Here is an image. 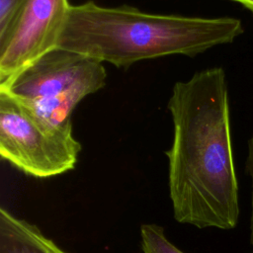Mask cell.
Here are the masks:
<instances>
[{"label":"cell","mask_w":253,"mask_h":253,"mask_svg":"<svg viewBox=\"0 0 253 253\" xmlns=\"http://www.w3.org/2000/svg\"><path fill=\"white\" fill-rule=\"evenodd\" d=\"M168 110L174 134L166 155L175 219L199 228H233L238 187L224 70L211 67L176 82Z\"/></svg>","instance_id":"cell-1"},{"label":"cell","mask_w":253,"mask_h":253,"mask_svg":"<svg viewBox=\"0 0 253 253\" xmlns=\"http://www.w3.org/2000/svg\"><path fill=\"white\" fill-rule=\"evenodd\" d=\"M243 33L239 19L201 18L103 7L92 1L71 5L58 47L118 68L171 54L195 56L230 43Z\"/></svg>","instance_id":"cell-2"},{"label":"cell","mask_w":253,"mask_h":253,"mask_svg":"<svg viewBox=\"0 0 253 253\" xmlns=\"http://www.w3.org/2000/svg\"><path fill=\"white\" fill-rule=\"evenodd\" d=\"M106 78L103 62L57 46L0 89L20 99L49 123L69 126L76 106L86 96L102 89Z\"/></svg>","instance_id":"cell-3"},{"label":"cell","mask_w":253,"mask_h":253,"mask_svg":"<svg viewBox=\"0 0 253 253\" xmlns=\"http://www.w3.org/2000/svg\"><path fill=\"white\" fill-rule=\"evenodd\" d=\"M81 144L72 126H55L0 89V154L22 172L47 178L74 168Z\"/></svg>","instance_id":"cell-4"},{"label":"cell","mask_w":253,"mask_h":253,"mask_svg":"<svg viewBox=\"0 0 253 253\" xmlns=\"http://www.w3.org/2000/svg\"><path fill=\"white\" fill-rule=\"evenodd\" d=\"M68 0H28L15 30L0 49V86L57 47L70 9Z\"/></svg>","instance_id":"cell-5"},{"label":"cell","mask_w":253,"mask_h":253,"mask_svg":"<svg viewBox=\"0 0 253 253\" xmlns=\"http://www.w3.org/2000/svg\"><path fill=\"white\" fill-rule=\"evenodd\" d=\"M0 253H66L34 224L0 209Z\"/></svg>","instance_id":"cell-6"},{"label":"cell","mask_w":253,"mask_h":253,"mask_svg":"<svg viewBox=\"0 0 253 253\" xmlns=\"http://www.w3.org/2000/svg\"><path fill=\"white\" fill-rule=\"evenodd\" d=\"M140 237L143 253H185L166 237L163 228L157 224H142Z\"/></svg>","instance_id":"cell-7"},{"label":"cell","mask_w":253,"mask_h":253,"mask_svg":"<svg viewBox=\"0 0 253 253\" xmlns=\"http://www.w3.org/2000/svg\"><path fill=\"white\" fill-rule=\"evenodd\" d=\"M28 0H0V49L10 40Z\"/></svg>","instance_id":"cell-8"},{"label":"cell","mask_w":253,"mask_h":253,"mask_svg":"<svg viewBox=\"0 0 253 253\" xmlns=\"http://www.w3.org/2000/svg\"><path fill=\"white\" fill-rule=\"evenodd\" d=\"M246 171L251 179V217H250V242L253 245V134L248 140V150L246 158Z\"/></svg>","instance_id":"cell-9"},{"label":"cell","mask_w":253,"mask_h":253,"mask_svg":"<svg viewBox=\"0 0 253 253\" xmlns=\"http://www.w3.org/2000/svg\"><path fill=\"white\" fill-rule=\"evenodd\" d=\"M232 1L242 4L244 7H246L253 13V0H232Z\"/></svg>","instance_id":"cell-10"}]
</instances>
